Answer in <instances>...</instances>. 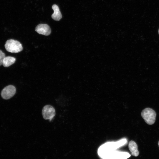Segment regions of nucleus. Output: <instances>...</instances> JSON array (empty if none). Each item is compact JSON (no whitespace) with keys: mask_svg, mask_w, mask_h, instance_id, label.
<instances>
[{"mask_svg":"<svg viewBox=\"0 0 159 159\" xmlns=\"http://www.w3.org/2000/svg\"><path fill=\"white\" fill-rule=\"evenodd\" d=\"M5 47L7 51L13 53L19 52L23 49L21 44L18 41L13 39L7 40Z\"/></svg>","mask_w":159,"mask_h":159,"instance_id":"obj_1","label":"nucleus"},{"mask_svg":"<svg viewBox=\"0 0 159 159\" xmlns=\"http://www.w3.org/2000/svg\"><path fill=\"white\" fill-rule=\"evenodd\" d=\"M141 115L145 122L148 124H153L155 120L156 114L151 108H146L142 110Z\"/></svg>","mask_w":159,"mask_h":159,"instance_id":"obj_2","label":"nucleus"},{"mask_svg":"<svg viewBox=\"0 0 159 159\" xmlns=\"http://www.w3.org/2000/svg\"><path fill=\"white\" fill-rule=\"evenodd\" d=\"M42 114L44 119L49 120L51 121L55 115V110L52 106L47 105L43 107Z\"/></svg>","mask_w":159,"mask_h":159,"instance_id":"obj_3","label":"nucleus"},{"mask_svg":"<svg viewBox=\"0 0 159 159\" xmlns=\"http://www.w3.org/2000/svg\"><path fill=\"white\" fill-rule=\"evenodd\" d=\"M16 92L15 87L12 85H9L5 87L2 90L1 95L3 99L7 100L14 96Z\"/></svg>","mask_w":159,"mask_h":159,"instance_id":"obj_4","label":"nucleus"},{"mask_svg":"<svg viewBox=\"0 0 159 159\" xmlns=\"http://www.w3.org/2000/svg\"><path fill=\"white\" fill-rule=\"evenodd\" d=\"M35 31L39 34L48 36L51 33V29L49 26L46 24H39L36 27Z\"/></svg>","mask_w":159,"mask_h":159,"instance_id":"obj_5","label":"nucleus"},{"mask_svg":"<svg viewBox=\"0 0 159 159\" xmlns=\"http://www.w3.org/2000/svg\"><path fill=\"white\" fill-rule=\"evenodd\" d=\"M52 8L54 11V13L51 16L52 18L56 21L60 20L62 18V16L58 6L54 4L52 6Z\"/></svg>","mask_w":159,"mask_h":159,"instance_id":"obj_6","label":"nucleus"},{"mask_svg":"<svg viewBox=\"0 0 159 159\" xmlns=\"http://www.w3.org/2000/svg\"><path fill=\"white\" fill-rule=\"evenodd\" d=\"M128 147L132 155L135 157L138 155L139 152L138 149V145L135 142L132 140L130 141Z\"/></svg>","mask_w":159,"mask_h":159,"instance_id":"obj_7","label":"nucleus"},{"mask_svg":"<svg viewBox=\"0 0 159 159\" xmlns=\"http://www.w3.org/2000/svg\"><path fill=\"white\" fill-rule=\"evenodd\" d=\"M16 58L11 56L5 57L2 62V65L5 67H8L13 64L15 62Z\"/></svg>","mask_w":159,"mask_h":159,"instance_id":"obj_8","label":"nucleus"},{"mask_svg":"<svg viewBox=\"0 0 159 159\" xmlns=\"http://www.w3.org/2000/svg\"><path fill=\"white\" fill-rule=\"evenodd\" d=\"M5 57L4 53L0 50V66L2 64L3 60Z\"/></svg>","mask_w":159,"mask_h":159,"instance_id":"obj_9","label":"nucleus"},{"mask_svg":"<svg viewBox=\"0 0 159 159\" xmlns=\"http://www.w3.org/2000/svg\"><path fill=\"white\" fill-rule=\"evenodd\" d=\"M158 146H159V141L158 143Z\"/></svg>","mask_w":159,"mask_h":159,"instance_id":"obj_10","label":"nucleus"},{"mask_svg":"<svg viewBox=\"0 0 159 159\" xmlns=\"http://www.w3.org/2000/svg\"><path fill=\"white\" fill-rule=\"evenodd\" d=\"M158 34H159V30H158Z\"/></svg>","mask_w":159,"mask_h":159,"instance_id":"obj_11","label":"nucleus"}]
</instances>
